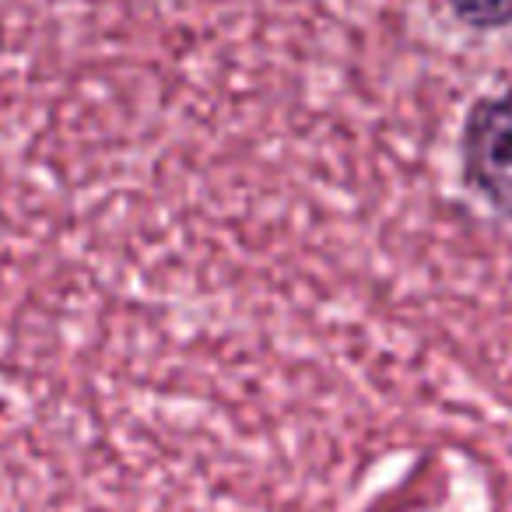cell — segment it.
Segmentation results:
<instances>
[{
    "instance_id": "obj_1",
    "label": "cell",
    "mask_w": 512,
    "mask_h": 512,
    "mask_svg": "<svg viewBox=\"0 0 512 512\" xmlns=\"http://www.w3.org/2000/svg\"><path fill=\"white\" fill-rule=\"evenodd\" d=\"M463 158L477 193L512 218V88L470 116Z\"/></svg>"
},
{
    "instance_id": "obj_2",
    "label": "cell",
    "mask_w": 512,
    "mask_h": 512,
    "mask_svg": "<svg viewBox=\"0 0 512 512\" xmlns=\"http://www.w3.org/2000/svg\"><path fill=\"white\" fill-rule=\"evenodd\" d=\"M449 4L474 29H498L512 22V0H449Z\"/></svg>"
}]
</instances>
